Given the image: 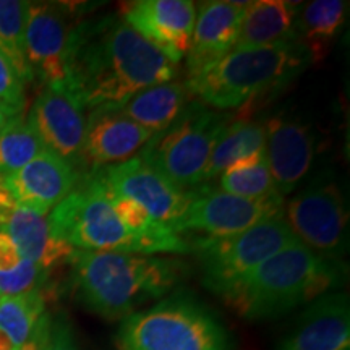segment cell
Segmentation results:
<instances>
[{
  "label": "cell",
  "mask_w": 350,
  "mask_h": 350,
  "mask_svg": "<svg viewBox=\"0 0 350 350\" xmlns=\"http://www.w3.org/2000/svg\"><path fill=\"white\" fill-rule=\"evenodd\" d=\"M177 77L170 62L122 16L77 21L68 60V88L86 107L122 106L138 91Z\"/></svg>",
  "instance_id": "obj_1"
},
{
  "label": "cell",
  "mask_w": 350,
  "mask_h": 350,
  "mask_svg": "<svg viewBox=\"0 0 350 350\" xmlns=\"http://www.w3.org/2000/svg\"><path fill=\"white\" fill-rule=\"evenodd\" d=\"M70 262L80 304L109 321L163 299L187 273L177 260L126 252L77 250Z\"/></svg>",
  "instance_id": "obj_2"
},
{
  "label": "cell",
  "mask_w": 350,
  "mask_h": 350,
  "mask_svg": "<svg viewBox=\"0 0 350 350\" xmlns=\"http://www.w3.org/2000/svg\"><path fill=\"white\" fill-rule=\"evenodd\" d=\"M342 284V261L319 255L299 242L262 261L227 304L248 321H265L308 305Z\"/></svg>",
  "instance_id": "obj_3"
},
{
  "label": "cell",
  "mask_w": 350,
  "mask_h": 350,
  "mask_svg": "<svg viewBox=\"0 0 350 350\" xmlns=\"http://www.w3.org/2000/svg\"><path fill=\"white\" fill-rule=\"evenodd\" d=\"M312 64L299 42L230 51L219 62L187 78L188 93L216 111L250 106L291 85Z\"/></svg>",
  "instance_id": "obj_4"
},
{
  "label": "cell",
  "mask_w": 350,
  "mask_h": 350,
  "mask_svg": "<svg viewBox=\"0 0 350 350\" xmlns=\"http://www.w3.org/2000/svg\"><path fill=\"white\" fill-rule=\"evenodd\" d=\"M117 350H234L230 334L193 297H165L122 319Z\"/></svg>",
  "instance_id": "obj_5"
},
{
  "label": "cell",
  "mask_w": 350,
  "mask_h": 350,
  "mask_svg": "<svg viewBox=\"0 0 350 350\" xmlns=\"http://www.w3.org/2000/svg\"><path fill=\"white\" fill-rule=\"evenodd\" d=\"M230 112L190 103L169 129L152 135L139 157L182 190L203 185V174Z\"/></svg>",
  "instance_id": "obj_6"
},
{
  "label": "cell",
  "mask_w": 350,
  "mask_h": 350,
  "mask_svg": "<svg viewBox=\"0 0 350 350\" xmlns=\"http://www.w3.org/2000/svg\"><path fill=\"white\" fill-rule=\"evenodd\" d=\"M299 242L281 216L227 237H198L190 252L201 266L203 286L227 301L262 261Z\"/></svg>",
  "instance_id": "obj_7"
},
{
  "label": "cell",
  "mask_w": 350,
  "mask_h": 350,
  "mask_svg": "<svg viewBox=\"0 0 350 350\" xmlns=\"http://www.w3.org/2000/svg\"><path fill=\"white\" fill-rule=\"evenodd\" d=\"M51 230L81 252H126L148 255L146 245L126 230L113 211L106 183L96 172L47 214Z\"/></svg>",
  "instance_id": "obj_8"
},
{
  "label": "cell",
  "mask_w": 350,
  "mask_h": 350,
  "mask_svg": "<svg viewBox=\"0 0 350 350\" xmlns=\"http://www.w3.org/2000/svg\"><path fill=\"white\" fill-rule=\"evenodd\" d=\"M287 224L301 243L331 260L349 248V208L344 190L329 172L297 191L286 208Z\"/></svg>",
  "instance_id": "obj_9"
},
{
  "label": "cell",
  "mask_w": 350,
  "mask_h": 350,
  "mask_svg": "<svg viewBox=\"0 0 350 350\" xmlns=\"http://www.w3.org/2000/svg\"><path fill=\"white\" fill-rule=\"evenodd\" d=\"M191 200L177 226V234L200 232L203 237H227L252 229L269 219L281 217L284 198L250 200L227 193L221 188H191Z\"/></svg>",
  "instance_id": "obj_10"
},
{
  "label": "cell",
  "mask_w": 350,
  "mask_h": 350,
  "mask_svg": "<svg viewBox=\"0 0 350 350\" xmlns=\"http://www.w3.org/2000/svg\"><path fill=\"white\" fill-rule=\"evenodd\" d=\"M77 21L62 3L28 2L25 55L42 88L68 86V60Z\"/></svg>",
  "instance_id": "obj_11"
},
{
  "label": "cell",
  "mask_w": 350,
  "mask_h": 350,
  "mask_svg": "<svg viewBox=\"0 0 350 350\" xmlns=\"http://www.w3.org/2000/svg\"><path fill=\"white\" fill-rule=\"evenodd\" d=\"M96 174L109 190L138 203L154 221L177 232L178 222L190 204V190L174 185L138 154L120 164L96 170Z\"/></svg>",
  "instance_id": "obj_12"
},
{
  "label": "cell",
  "mask_w": 350,
  "mask_h": 350,
  "mask_svg": "<svg viewBox=\"0 0 350 350\" xmlns=\"http://www.w3.org/2000/svg\"><path fill=\"white\" fill-rule=\"evenodd\" d=\"M85 109L72 88H42L26 119L41 139L44 150L64 159L80 174L86 131Z\"/></svg>",
  "instance_id": "obj_13"
},
{
  "label": "cell",
  "mask_w": 350,
  "mask_h": 350,
  "mask_svg": "<svg viewBox=\"0 0 350 350\" xmlns=\"http://www.w3.org/2000/svg\"><path fill=\"white\" fill-rule=\"evenodd\" d=\"M122 18L170 62L178 64L190 49L196 7L188 0H138L124 8Z\"/></svg>",
  "instance_id": "obj_14"
},
{
  "label": "cell",
  "mask_w": 350,
  "mask_h": 350,
  "mask_svg": "<svg viewBox=\"0 0 350 350\" xmlns=\"http://www.w3.org/2000/svg\"><path fill=\"white\" fill-rule=\"evenodd\" d=\"M265 152L275 190L286 196L300 185L312 169L317 138L308 125L281 113L266 120Z\"/></svg>",
  "instance_id": "obj_15"
},
{
  "label": "cell",
  "mask_w": 350,
  "mask_h": 350,
  "mask_svg": "<svg viewBox=\"0 0 350 350\" xmlns=\"http://www.w3.org/2000/svg\"><path fill=\"white\" fill-rule=\"evenodd\" d=\"M151 137V131L126 117L119 106L91 109L83 143V170L96 172L124 163L142 151Z\"/></svg>",
  "instance_id": "obj_16"
},
{
  "label": "cell",
  "mask_w": 350,
  "mask_h": 350,
  "mask_svg": "<svg viewBox=\"0 0 350 350\" xmlns=\"http://www.w3.org/2000/svg\"><path fill=\"white\" fill-rule=\"evenodd\" d=\"M16 206L47 216L81 182V174L64 159L42 151L25 167L5 177Z\"/></svg>",
  "instance_id": "obj_17"
},
{
  "label": "cell",
  "mask_w": 350,
  "mask_h": 350,
  "mask_svg": "<svg viewBox=\"0 0 350 350\" xmlns=\"http://www.w3.org/2000/svg\"><path fill=\"white\" fill-rule=\"evenodd\" d=\"M350 301L344 292H327L310 301L278 350H349Z\"/></svg>",
  "instance_id": "obj_18"
},
{
  "label": "cell",
  "mask_w": 350,
  "mask_h": 350,
  "mask_svg": "<svg viewBox=\"0 0 350 350\" xmlns=\"http://www.w3.org/2000/svg\"><path fill=\"white\" fill-rule=\"evenodd\" d=\"M248 2H204L187 52L188 78L211 67L235 47Z\"/></svg>",
  "instance_id": "obj_19"
},
{
  "label": "cell",
  "mask_w": 350,
  "mask_h": 350,
  "mask_svg": "<svg viewBox=\"0 0 350 350\" xmlns=\"http://www.w3.org/2000/svg\"><path fill=\"white\" fill-rule=\"evenodd\" d=\"M0 226L8 232L26 260L49 273L64 262L72 261L75 248L51 230L47 216L15 206L0 213Z\"/></svg>",
  "instance_id": "obj_20"
},
{
  "label": "cell",
  "mask_w": 350,
  "mask_h": 350,
  "mask_svg": "<svg viewBox=\"0 0 350 350\" xmlns=\"http://www.w3.org/2000/svg\"><path fill=\"white\" fill-rule=\"evenodd\" d=\"M300 3L286 0H260L248 2L240 25L235 47L261 49L295 41V18Z\"/></svg>",
  "instance_id": "obj_21"
},
{
  "label": "cell",
  "mask_w": 350,
  "mask_h": 350,
  "mask_svg": "<svg viewBox=\"0 0 350 350\" xmlns=\"http://www.w3.org/2000/svg\"><path fill=\"white\" fill-rule=\"evenodd\" d=\"M188 88L183 81H167L144 88L122 104L120 111L152 135L169 129L188 106Z\"/></svg>",
  "instance_id": "obj_22"
},
{
  "label": "cell",
  "mask_w": 350,
  "mask_h": 350,
  "mask_svg": "<svg viewBox=\"0 0 350 350\" xmlns=\"http://www.w3.org/2000/svg\"><path fill=\"white\" fill-rule=\"evenodd\" d=\"M349 3L342 0H314L300 3L295 18V41L308 52L312 62H321L345 23Z\"/></svg>",
  "instance_id": "obj_23"
},
{
  "label": "cell",
  "mask_w": 350,
  "mask_h": 350,
  "mask_svg": "<svg viewBox=\"0 0 350 350\" xmlns=\"http://www.w3.org/2000/svg\"><path fill=\"white\" fill-rule=\"evenodd\" d=\"M266 122L248 117H232L219 137L203 174V183L211 182L232 164L265 151Z\"/></svg>",
  "instance_id": "obj_24"
},
{
  "label": "cell",
  "mask_w": 350,
  "mask_h": 350,
  "mask_svg": "<svg viewBox=\"0 0 350 350\" xmlns=\"http://www.w3.org/2000/svg\"><path fill=\"white\" fill-rule=\"evenodd\" d=\"M219 183H221L222 191L242 196V198L261 200L279 195L271 177L265 151L232 164L219 175Z\"/></svg>",
  "instance_id": "obj_25"
},
{
  "label": "cell",
  "mask_w": 350,
  "mask_h": 350,
  "mask_svg": "<svg viewBox=\"0 0 350 350\" xmlns=\"http://www.w3.org/2000/svg\"><path fill=\"white\" fill-rule=\"evenodd\" d=\"M44 314L46 299L42 291L0 297V331L5 332L15 347L26 342Z\"/></svg>",
  "instance_id": "obj_26"
},
{
  "label": "cell",
  "mask_w": 350,
  "mask_h": 350,
  "mask_svg": "<svg viewBox=\"0 0 350 350\" xmlns=\"http://www.w3.org/2000/svg\"><path fill=\"white\" fill-rule=\"evenodd\" d=\"M28 2L0 0V52L10 62L23 83H31L33 75L25 55V28Z\"/></svg>",
  "instance_id": "obj_27"
},
{
  "label": "cell",
  "mask_w": 350,
  "mask_h": 350,
  "mask_svg": "<svg viewBox=\"0 0 350 350\" xmlns=\"http://www.w3.org/2000/svg\"><path fill=\"white\" fill-rule=\"evenodd\" d=\"M42 151L46 150L33 126L23 116H16L0 131V175L16 172Z\"/></svg>",
  "instance_id": "obj_28"
},
{
  "label": "cell",
  "mask_w": 350,
  "mask_h": 350,
  "mask_svg": "<svg viewBox=\"0 0 350 350\" xmlns=\"http://www.w3.org/2000/svg\"><path fill=\"white\" fill-rule=\"evenodd\" d=\"M0 104L16 113L23 112L26 104L25 83L16 75L2 52H0Z\"/></svg>",
  "instance_id": "obj_29"
},
{
  "label": "cell",
  "mask_w": 350,
  "mask_h": 350,
  "mask_svg": "<svg viewBox=\"0 0 350 350\" xmlns=\"http://www.w3.org/2000/svg\"><path fill=\"white\" fill-rule=\"evenodd\" d=\"M28 261L21 255L8 232L0 226V278L15 274Z\"/></svg>",
  "instance_id": "obj_30"
},
{
  "label": "cell",
  "mask_w": 350,
  "mask_h": 350,
  "mask_svg": "<svg viewBox=\"0 0 350 350\" xmlns=\"http://www.w3.org/2000/svg\"><path fill=\"white\" fill-rule=\"evenodd\" d=\"M46 350H81L78 345L72 326L65 317L51 319L49 340Z\"/></svg>",
  "instance_id": "obj_31"
},
{
  "label": "cell",
  "mask_w": 350,
  "mask_h": 350,
  "mask_svg": "<svg viewBox=\"0 0 350 350\" xmlns=\"http://www.w3.org/2000/svg\"><path fill=\"white\" fill-rule=\"evenodd\" d=\"M51 314L46 313L41 318V321L38 323L36 329L33 331V334L26 339L25 344H21L20 347L15 350H46L47 349V340H49V329H51Z\"/></svg>",
  "instance_id": "obj_32"
},
{
  "label": "cell",
  "mask_w": 350,
  "mask_h": 350,
  "mask_svg": "<svg viewBox=\"0 0 350 350\" xmlns=\"http://www.w3.org/2000/svg\"><path fill=\"white\" fill-rule=\"evenodd\" d=\"M16 203L15 200L12 198L10 191L7 188V182L3 175H0V213H5L8 209L15 208Z\"/></svg>",
  "instance_id": "obj_33"
},
{
  "label": "cell",
  "mask_w": 350,
  "mask_h": 350,
  "mask_svg": "<svg viewBox=\"0 0 350 350\" xmlns=\"http://www.w3.org/2000/svg\"><path fill=\"white\" fill-rule=\"evenodd\" d=\"M16 116H21V113L13 112L12 109H8L0 104V131L5 129V126L8 125V122H10L12 119H15Z\"/></svg>",
  "instance_id": "obj_34"
},
{
  "label": "cell",
  "mask_w": 350,
  "mask_h": 350,
  "mask_svg": "<svg viewBox=\"0 0 350 350\" xmlns=\"http://www.w3.org/2000/svg\"><path fill=\"white\" fill-rule=\"evenodd\" d=\"M16 347L13 345L10 338L5 334V332L0 331V350H15Z\"/></svg>",
  "instance_id": "obj_35"
}]
</instances>
